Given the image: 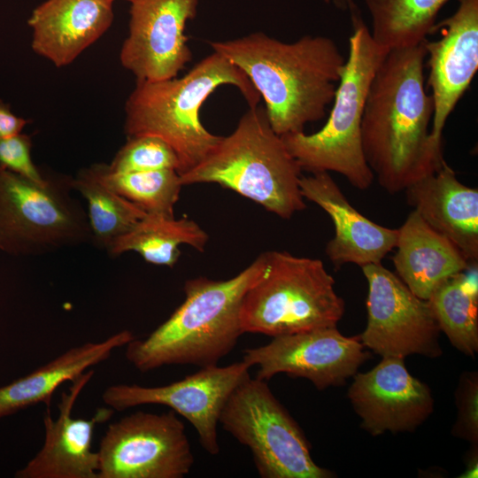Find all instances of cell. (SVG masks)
<instances>
[{"label": "cell", "mask_w": 478, "mask_h": 478, "mask_svg": "<svg viewBox=\"0 0 478 478\" xmlns=\"http://www.w3.org/2000/svg\"><path fill=\"white\" fill-rule=\"evenodd\" d=\"M424 42L389 50L371 81L361 120L366 161L386 191H405L445 162L429 131L432 96L424 87Z\"/></svg>", "instance_id": "cell-1"}, {"label": "cell", "mask_w": 478, "mask_h": 478, "mask_svg": "<svg viewBox=\"0 0 478 478\" xmlns=\"http://www.w3.org/2000/svg\"><path fill=\"white\" fill-rule=\"evenodd\" d=\"M209 44L247 75L279 135L304 132L307 123L321 120L345 69V58L326 36L287 43L255 32Z\"/></svg>", "instance_id": "cell-2"}, {"label": "cell", "mask_w": 478, "mask_h": 478, "mask_svg": "<svg viewBox=\"0 0 478 478\" xmlns=\"http://www.w3.org/2000/svg\"><path fill=\"white\" fill-rule=\"evenodd\" d=\"M262 266L260 254L228 280L186 281L183 303L147 337H135L126 345L127 361L143 373L169 365H218L243 334L242 303Z\"/></svg>", "instance_id": "cell-3"}, {"label": "cell", "mask_w": 478, "mask_h": 478, "mask_svg": "<svg viewBox=\"0 0 478 478\" xmlns=\"http://www.w3.org/2000/svg\"><path fill=\"white\" fill-rule=\"evenodd\" d=\"M223 85L236 87L249 107L259 103L260 96L247 75L214 51L181 78L136 81L125 104V134L154 135L166 142L179 158L181 175L198 165L221 138L204 127L199 112Z\"/></svg>", "instance_id": "cell-4"}, {"label": "cell", "mask_w": 478, "mask_h": 478, "mask_svg": "<svg viewBox=\"0 0 478 478\" xmlns=\"http://www.w3.org/2000/svg\"><path fill=\"white\" fill-rule=\"evenodd\" d=\"M302 169L265 107H250L235 130L221 136L207 156L180 175L182 185L216 183L262 205L281 219L305 209L299 181Z\"/></svg>", "instance_id": "cell-5"}, {"label": "cell", "mask_w": 478, "mask_h": 478, "mask_svg": "<svg viewBox=\"0 0 478 478\" xmlns=\"http://www.w3.org/2000/svg\"><path fill=\"white\" fill-rule=\"evenodd\" d=\"M349 56L338 83L333 108L324 127L281 135L302 170L335 172L355 188L365 190L374 179L361 143V120L373 77L389 51L372 38L366 24L354 15Z\"/></svg>", "instance_id": "cell-6"}, {"label": "cell", "mask_w": 478, "mask_h": 478, "mask_svg": "<svg viewBox=\"0 0 478 478\" xmlns=\"http://www.w3.org/2000/svg\"><path fill=\"white\" fill-rule=\"evenodd\" d=\"M261 255L262 269L242 303L243 334L276 337L336 327L344 301L320 259L278 251Z\"/></svg>", "instance_id": "cell-7"}, {"label": "cell", "mask_w": 478, "mask_h": 478, "mask_svg": "<svg viewBox=\"0 0 478 478\" xmlns=\"http://www.w3.org/2000/svg\"><path fill=\"white\" fill-rule=\"evenodd\" d=\"M73 177L37 183L0 166V250L40 256L91 242L87 212L72 197Z\"/></svg>", "instance_id": "cell-8"}, {"label": "cell", "mask_w": 478, "mask_h": 478, "mask_svg": "<svg viewBox=\"0 0 478 478\" xmlns=\"http://www.w3.org/2000/svg\"><path fill=\"white\" fill-rule=\"evenodd\" d=\"M220 423L251 452L262 478H329L333 473L312 459L298 424L266 381L249 377L231 393Z\"/></svg>", "instance_id": "cell-9"}, {"label": "cell", "mask_w": 478, "mask_h": 478, "mask_svg": "<svg viewBox=\"0 0 478 478\" xmlns=\"http://www.w3.org/2000/svg\"><path fill=\"white\" fill-rule=\"evenodd\" d=\"M97 478H182L194 463L185 426L170 410L135 412L108 425Z\"/></svg>", "instance_id": "cell-10"}, {"label": "cell", "mask_w": 478, "mask_h": 478, "mask_svg": "<svg viewBox=\"0 0 478 478\" xmlns=\"http://www.w3.org/2000/svg\"><path fill=\"white\" fill-rule=\"evenodd\" d=\"M368 283L367 323L358 339L382 358L442 354L440 327L428 300L381 263L361 267Z\"/></svg>", "instance_id": "cell-11"}, {"label": "cell", "mask_w": 478, "mask_h": 478, "mask_svg": "<svg viewBox=\"0 0 478 478\" xmlns=\"http://www.w3.org/2000/svg\"><path fill=\"white\" fill-rule=\"evenodd\" d=\"M250 367L243 360L226 366L201 367L182 380L158 387L113 384L104 390L102 400L118 412L143 405L168 406L191 423L209 454L218 455L217 427L222 409L234 389L251 377Z\"/></svg>", "instance_id": "cell-12"}, {"label": "cell", "mask_w": 478, "mask_h": 478, "mask_svg": "<svg viewBox=\"0 0 478 478\" xmlns=\"http://www.w3.org/2000/svg\"><path fill=\"white\" fill-rule=\"evenodd\" d=\"M367 354L358 336L347 337L336 327H326L273 337L267 344L245 349L243 360L258 366L259 380L285 373L305 378L322 390L344 384Z\"/></svg>", "instance_id": "cell-13"}, {"label": "cell", "mask_w": 478, "mask_h": 478, "mask_svg": "<svg viewBox=\"0 0 478 478\" xmlns=\"http://www.w3.org/2000/svg\"><path fill=\"white\" fill-rule=\"evenodd\" d=\"M198 0H135L129 33L120 62L136 81L174 78L190 62L185 27L197 12Z\"/></svg>", "instance_id": "cell-14"}, {"label": "cell", "mask_w": 478, "mask_h": 478, "mask_svg": "<svg viewBox=\"0 0 478 478\" xmlns=\"http://www.w3.org/2000/svg\"><path fill=\"white\" fill-rule=\"evenodd\" d=\"M353 377L347 395L361 427L373 436L412 432L433 412L430 389L408 372L404 358H382Z\"/></svg>", "instance_id": "cell-15"}, {"label": "cell", "mask_w": 478, "mask_h": 478, "mask_svg": "<svg viewBox=\"0 0 478 478\" xmlns=\"http://www.w3.org/2000/svg\"><path fill=\"white\" fill-rule=\"evenodd\" d=\"M94 375L89 369L71 382L58 404L53 419L48 406L42 419L44 440L38 452L19 470L17 478H97L98 454L92 450L94 430L114 411L103 407L90 419L73 418L74 405Z\"/></svg>", "instance_id": "cell-16"}, {"label": "cell", "mask_w": 478, "mask_h": 478, "mask_svg": "<svg viewBox=\"0 0 478 478\" xmlns=\"http://www.w3.org/2000/svg\"><path fill=\"white\" fill-rule=\"evenodd\" d=\"M459 3L442 24V38L424 41L434 103L431 135L437 143H442L445 122L478 68V0Z\"/></svg>", "instance_id": "cell-17"}, {"label": "cell", "mask_w": 478, "mask_h": 478, "mask_svg": "<svg viewBox=\"0 0 478 478\" xmlns=\"http://www.w3.org/2000/svg\"><path fill=\"white\" fill-rule=\"evenodd\" d=\"M299 187L304 198L323 209L334 223L335 235L325 252L336 267L348 263L361 267L379 264L395 248L397 229L381 226L362 215L328 172L302 174Z\"/></svg>", "instance_id": "cell-18"}, {"label": "cell", "mask_w": 478, "mask_h": 478, "mask_svg": "<svg viewBox=\"0 0 478 478\" xmlns=\"http://www.w3.org/2000/svg\"><path fill=\"white\" fill-rule=\"evenodd\" d=\"M111 0H47L28 19L33 50L57 67L69 65L113 20Z\"/></svg>", "instance_id": "cell-19"}, {"label": "cell", "mask_w": 478, "mask_h": 478, "mask_svg": "<svg viewBox=\"0 0 478 478\" xmlns=\"http://www.w3.org/2000/svg\"><path fill=\"white\" fill-rule=\"evenodd\" d=\"M407 201L469 263L478 260V190L461 183L446 161L405 190Z\"/></svg>", "instance_id": "cell-20"}, {"label": "cell", "mask_w": 478, "mask_h": 478, "mask_svg": "<svg viewBox=\"0 0 478 478\" xmlns=\"http://www.w3.org/2000/svg\"><path fill=\"white\" fill-rule=\"evenodd\" d=\"M397 232L393 256L396 271L408 289L421 299L428 300L441 282L473 264L414 210Z\"/></svg>", "instance_id": "cell-21"}, {"label": "cell", "mask_w": 478, "mask_h": 478, "mask_svg": "<svg viewBox=\"0 0 478 478\" xmlns=\"http://www.w3.org/2000/svg\"><path fill=\"white\" fill-rule=\"evenodd\" d=\"M135 338L129 330L115 333L100 342L72 347L31 373L0 387V419L40 403L50 405L54 392Z\"/></svg>", "instance_id": "cell-22"}, {"label": "cell", "mask_w": 478, "mask_h": 478, "mask_svg": "<svg viewBox=\"0 0 478 478\" xmlns=\"http://www.w3.org/2000/svg\"><path fill=\"white\" fill-rule=\"evenodd\" d=\"M208 238L206 232L186 216L176 219L146 213L128 231L117 237L106 251L112 258L135 251L148 263L173 267L181 255L179 246L187 244L203 252Z\"/></svg>", "instance_id": "cell-23"}, {"label": "cell", "mask_w": 478, "mask_h": 478, "mask_svg": "<svg viewBox=\"0 0 478 478\" xmlns=\"http://www.w3.org/2000/svg\"><path fill=\"white\" fill-rule=\"evenodd\" d=\"M428 302L451 344L474 356L478 351L477 262L441 282Z\"/></svg>", "instance_id": "cell-24"}, {"label": "cell", "mask_w": 478, "mask_h": 478, "mask_svg": "<svg viewBox=\"0 0 478 478\" xmlns=\"http://www.w3.org/2000/svg\"><path fill=\"white\" fill-rule=\"evenodd\" d=\"M448 0H365L372 18L373 40L389 50L427 40L439 10Z\"/></svg>", "instance_id": "cell-25"}, {"label": "cell", "mask_w": 478, "mask_h": 478, "mask_svg": "<svg viewBox=\"0 0 478 478\" xmlns=\"http://www.w3.org/2000/svg\"><path fill=\"white\" fill-rule=\"evenodd\" d=\"M72 186L87 201L91 243L97 248L106 251L117 237L146 215L136 204L104 186L90 166L79 171Z\"/></svg>", "instance_id": "cell-26"}, {"label": "cell", "mask_w": 478, "mask_h": 478, "mask_svg": "<svg viewBox=\"0 0 478 478\" xmlns=\"http://www.w3.org/2000/svg\"><path fill=\"white\" fill-rule=\"evenodd\" d=\"M90 168L104 186L146 213L174 216V206L183 186L176 170L112 173L106 164H95Z\"/></svg>", "instance_id": "cell-27"}, {"label": "cell", "mask_w": 478, "mask_h": 478, "mask_svg": "<svg viewBox=\"0 0 478 478\" xmlns=\"http://www.w3.org/2000/svg\"><path fill=\"white\" fill-rule=\"evenodd\" d=\"M107 168L112 173H134L180 168L173 149L154 135L127 137Z\"/></svg>", "instance_id": "cell-28"}, {"label": "cell", "mask_w": 478, "mask_h": 478, "mask_svg": "<svg viewBox=\"0 0 478 478\" xmlns=\"http://www.w3.org/2000/svg\"><path fill=\"white\" fill-rule=\"evenodd\" d=\"M458 419L452 434L473 443L478 440V376L476 372L461 375L456 392Z\"/></svg>", "instance_id": "cell-29"}, {"label": "cell", "mask_w": 478, "mask_h": 478, "mask_svg": "<svg viewBox=\"0 0 478 478\" xmlns=\"http://www.w3.org/2000/svg\"><path fill=\"white\" fill-rule=\"evenodd\" d=\"M32 140L25 134L0 138V166L37 183H44L42 174L31 157Z\"/></svg>", "instance_id": "cell-30"}, {"label": "cell", "mask_w": 478, "mask_h": 478, "mask_svg": "<svg viewBox=\"0 0 478 478\" xmlns=\"http://www.w3.org/2000/svg\"><path fill=\"white\" fill-rule=\"evenodd\" d=\"M27 121L16 116L10 106L0 101V138H7L21 133Z\"/></svg>", "instance_id": "cell-31"}, {"label": "cell", "mask_w": 478, "mask_h": 478, "mask_svg": "<svg viewBox=\"0 0 478 478\" xmlns=\"http://www.w3.org/2000/svg\"><path fill=\"white\" fill-rule=\"evenodd\" d=\"M111 1L114 2L115 0H111ZM126 1H128V2L132 3L135 0H126Z\"/></svg>", "instance_id": "cell-32"}]
</instances>
